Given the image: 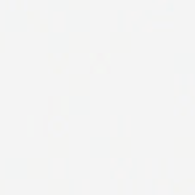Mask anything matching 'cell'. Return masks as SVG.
<instances>
[{
	"mask_svg": "<svg viewBox=\"0 0 195 195\" xmlns=\"http://www.w3.org/2000/svg\"><path fill=\"white\" fill-rule=\"evenodd\" d=\"M35 133V120L32 117L28 118V135H33Z\"/></svg>",
	"mask_w": 195,
	"mask_h": 195,
	"instance_id": "cell-1",
	"label": "cell"
}]
</instances>
